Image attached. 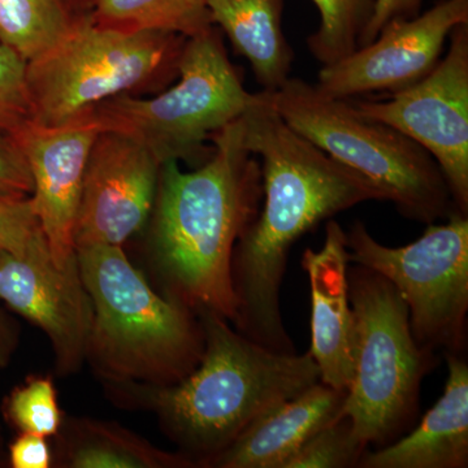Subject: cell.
I'll use <instances>...</instances> for the list:
<instances>
[{
	"mask_svg": "<svg viewBox=\"0 0 468 468\" xmlns=\"http://www.w3.org/2000/svg\"><path fill=\"white\" fill-rule=\"evenodd\" d=\"M0 301L48 335L60 377L82 368L92 303L77 257L60 267L51 251L17 257L0 250Z\"/></svg>",
	"mask_w": 468,
	"mask_h": 468,
	"instance_id": "13",
	"label": "cell"
},
{
	"mask_svg": "<svg viewBox=\"0 0 468 468\" xmlns=\"http://www.w3.org/2000/svg\"><path fill=\"white\" fill-rule=\"evenodd\" d=\"M421 5L423 0H375L374 14L360 36L358 48L374 42L387 24L417 17Z\"/></svg>",
	"mask_w": 468,
	"mask_h": 468,
	"instance_id": "28",
	"label": "cell"
},
{
	"mask_svg": "<svg viewBox=\"0 0 468 468\" xmlns=\"http://www.w3.org/2000/svg\"><path fill=\"white\" fill-rule=\"evenodd\" d=\"M320 26L307 38L313 57L324 66L337 63L358 48V42L372 14L375 0H313Z\"/></svg>",
	"mask_w": 468,
	"mask_h": 468,
	"instance_id": "22",
	"label": "cell"
},
{
	"mask_svg": "<svg viewBox=\"0 0 468 468\" xmlns=\"http://www.w3.org/2000/svg\"><path fill=\"white\" fill-rule=\"evenodd\" d=\"M211 140V156L192 172L163 163L147 245L160 292L234 324L233 252L261 208V162L243 143L239 119Z\"/></svg>",
	"mask_w": 468,
	"mask_h": 468,
	"instance_id": "2",
	"label": "cell"
},
{
	"mask_svg": "<svg viewBox=\"0 0 468 468\" xmlns=\"http://www.w3.org/2000/svg\"><path fill=\"white\" fill-rule=\"evenodd\" d=\"M0 250L17 257L50 251L30 197L0 198Z\"/></svg>",
	"mask_w": 468,
	"mask_h": 468,
	"instance_id": "25",
	"label": "cell"
},
{
	"mask_svg": "<svg viewBox=\"0 0 468 468\" xmlns=\"http://www.w3.org/2000/svg\"><path fill=\"white\" fill-rule=\"evenodd\" d=\"M76 16L67 0H0V43L27 63L57 45Z\"/></svg>",
	"mask_w": 468,
	"mask_h": 468,
	"instance_id": "21",
	"label": "cell"
},
{
	"mask_svg": "<svg viewBox=\"0 0 468 468\" xmlns=\"http://www.w3.org/2000/svg\"><path fill=\"white\" fill-rule=\"evenodd\" d=\"M354 266L347 279L356 347L341 417L349 419L367 449L392 442L414 420L421 381L437 356L415 341L408 306L396 288L374 271Z\"/></svg>",
	"mask_w": 468,
	"mask_h": 468,
	"instance_id": "7",
	"label": "cell"
},
{
	"mask_svg": "<svg viewBox=\"0 0 468 468\" xmlns=\"http://www.w3.org/2000/svg\"><path fill=\"white\" fill-rule=\"evenodd\" d=\"M354 110L414 140L436 160L452 203L468 212V23L449 36V48L430 75L388 101H356Z\"/></svg>",
	"mask_w": 468,
	"mask_h": 468,
	"instance_id": "10",
	"label": "cell"
},
{
	"mask_svg": "<svg viewBox=\"0 0 468 468\" xmlns=\"http://www.w3.org/2000/svg\"><path fill=\"white\" fill-rule=\"evenodd\" d=\"M346 390L318 381L251 421L208 468H284L310 437L341 417Z\"/></svg>",
	"mask_w": 468,
	"mask_h": 468,
	"instance_id": "16",
	"label": "cell"
},
{
	"mask_svg": "<svg viewBox=\"0 0 468 468\" xmlns=\"http://www.w3.org/2000/svg\"><path fill=\"white\" fill-rule=\"evenodd\" d=\"M177 76V84L156 97L117 95L89 115L100 132H119L143 144L160 165L190 162L212 134L242 116L255 94L243 86L217 26L186 39Z\"/></svg>",
	"mask_w": 468,
	"mask_h": 468,
	"instance_id": "8",
	"label": "cell"
},
{
	"mask_svg": "<svg viewBox=\"0 0 468 468\" xmlns=\"http://www.w3.org/2000/svg\"><path fill=\"white\" fill-rule=\"evenodd\" d=\"M32 120L27 61L0 43V132L14 134Z\"/></svg>",
	"mask_w": 468,
	"mask_h": 468,
	"instance_id": "26",
	"label": "cell"
},
{
	"mask_svg": "<svg viewBox=\"0 0 468 468\" xmlns=\"http://www.w3.org/2000/svg\"><path fill=\"white\" fill-rule=\"evenodd\" d=\"M366 451L349 419L340 417L310 437L284 468L358 467Z\"/></svg>",
	"mask_w": 468,
	"mask_h": 468,
	"instance_id": "23",
	"label": "cell"
},
{
	"mask_svg": "<svg viewBox=\"0 0 468 468\" xmlns=\"http://www.w3.org/2000/svg\"><path fill=\"white\" fill-rule=\"evenodd\" d=\"M17 325L0 307V367H5L11 362L17 349Z\"/></svg>",
	"mask_w": 468,
	"mask_h": 468,
	"instance_id": "30",
	"label": "cell"
},
{
	"mask_svg": "<svg viewBox=\"0 0 468 468\" xmlns=\"http://www.w3.org/2000/svg\"><path fill=\"white\" fill-rule=\"evenodd\" d=\"M211 21L234 50L248 58L264 91H275L291 75L292 52L282 16L284 0H207Z\"/></svg>",
	"mask_w": 468,
	"mask_h": 468,
	"instance_id": "19",
	"label": "cell"
},
{
	"mask_svg": "<svg viewBox=\"0 0 468 468\" xmlns=\"http://www.w3.org/2000/svg\"><path fill=\"white\" fill-rule=\"evenodd\" d=\"M33 178L16 138L0 132V198L32 197Z\"/></svg>",
	"mask_w": 468,
	"mask_h": 468,
	"instance_id": "27",
	"label": "cell"
},
{
	"mask_svg": "<svg viewBox=\"0 0 468 468\" xmlns=\"http://www.w3.org/2000/svg\"><path fill=\"white\" fill-rule=\"evenodd\" d=\"M443 224H428L417 241L388 248L362 221L346 232L349 261L383 276L409 310L420 346L462 354L468 313V218L452 211Z\"/></svg>",
	"mask_w": 468,
	"mask_h": 468,
	"instance_id": "9",
	"label": "cell"
},
{
	"mask_svg": "<svg viewBox=\"0 0 468 468\" xmlns=\"http://www.w3.org/2000/svg\"><path fill=\"white\" fill-rule=\"evenodd\" d=\"M180 34L125 30L77 14L69 32L27 63L32 122L57 128L103 101L177 76L186 42Z\"/></svg>",
	"mask_w": 468,
	"mask_h": 468,
	"instance_id": "6",
	"label": "cell"
},
{
	"mask_svg": "<svg viewBox=\"0 0 468 468\" xmlns=\"http://www.w3.org/2000/svg\"><path fill=\"white\" fill-rule=\"evenodd\" d=\"M100 129L89 113L63 126L32 120L15 132L33 178L34 211L52 258L64 267L76 260L75 227L89 153Z\"/></svg>",
	"mask_w": 468,
	"mask_h": 468,
	"instance_id": "14",
	"label": "cell"
},
{
	"mask_svg": "<svg viewBox=\"0 0 468 468\" xmlns=\"http://www.w3.org/2000/svg\"><path fill=\"white\" fill-rule=\"evenodd\" d=\"M8 417L21 432L50 439L57 436L64 418L58 408L57 388L50 378H33L12 392Z\"/></svg>",
	"mask_w": 468,
	"mask_h": 468,
	"instance_id": "24",
	"label": "cell"
},
{
	"mask_svg": "<svg viewBox=\"0 0 468 468\" xmlns=\"http://www.w3.org/2000/svg\"><path fill=\"white\" fill-rule=\"evenodd\" d=\"M468 23V0H441L409 20H394L377 39L320 69L318 89L337 100L393 92L417 84L442 58L452 30Z\"/></svg>",
	"mask_w": 468,
	"mask_h": 468,
	"instance_id": "11",
	"label": "cell"
},
{
	"mask_svg": "<svg viewBox=\"0 0 468 468\" xmlns=\"http://www.w3.org/2000/svg\"><path fill=\"white\" fill-rule=\"evenodd\" d=\"M52 466L60 468H196L184 452L163 451L143 436L111 421L64 419L55 436Z\"/></svg>",
	"mask_w": 468,
	"mask_h": 468,
	"instance_id": "18",
	"label": "cell"
},
{
	"mask_svg": "<svg viewBox=\"0 0 468 468\" xmlns=\"http://www.w3.org/2000/svg\"><path fill=\"white\" fill-rule=\"evenodd\" d=\"M67 2L68 5H70V8L73 9V12H75V14H79V12H77V9L81 8L82 5H84L85 0H67Z\"/></svg>",
	"mask_w": 468,
	"mask_h": 468,
	"instance_id": "31",
	"label": "cell"
},
{
	"mask_svg": "<svg viewBox=\"0 0 468 468\" xmlns=\"http://www.w3.org/2000/svg\"><path fill=\"white\" fill-rule=\"evenodd\" d=\"M197 315L205 351L186 378L165 387L122 383L106 384V389L126 408L155 414L180 452L207 467L251 421L318 383L320 372L310 351L279 353L212 311Z\"/></svg>",
	"mask_w": 468,
	"mask_h": 468,
	"instance_id": "3",
	"label": "cell"
},
{
	"mask_svg": "<svg viewBox=\"0 0 468 468\" xmlns=\"http://www.w3.org/2000/svg\"><path fill=\"white\" fill-rule=\"evenodd\" d=\"M9 461L14 468L51 467L50 443L46 437L21 432V435L9 446Z\"/></svg>",
	"mask_w": 468,
	"mask_h": 468,
	"instance_id": "29",
	"label": "cell"
},
{
	"mask_svg": "<svg viewBox=\"0 0 468 468\" xmlns=\"http://www.w3.org/2000/svg\"><path fill=\"white\" fill-rule=\"evenodd\" d=\"M76 252L92 303L86 362L104 384L165 387L197 368L205 334L192 309L151 286L122 246Z\"/></svg>",
	"mask_w": 468,
	"mask_h": 468,
	"instance_id": "4",
	"label": "cell"
},
{
	"mask_svg": "<svg viewBox=\"0 0 468 468\" xmlns=\"http://www.w3.org/2000/svg\"><path fill=\"white\" fill-rule=\"evenodd\" d=\"M449 377L443 394L411 433L365 452L362 468H466L468 366L462 354H445Z\"/></svg>",
	"mask_w": 468,
	"mask_h": 468,
	"instance_id": "17",
	"label": "cell"
},
{
	"mask_svg": "<svg viewBox=\"0 0 468 468\" xmlns=\"http://www.w3.org/2000/svg\"><path fill=\"white\" fill-rule=\"evenodd\" d=\"M268 97L286 124L368 178L403 217L428 226L458 211L436 160L402 132L366 119L349 101L301 79L289 77Z\"/></svg>",
	"mask_w": 468,
	"mask_h": 468,
	"instance_id": "5",
	"label": "cell"
},
{
	"mask_svg": "<svg viewBox=\"0 0 468 468\" xmlns=\"http://www.w3.org/2000/svg\"><path fill=\"white\" fill-rule=\"evenodd\" d=\"M95 21L119 29L153 30L192 38L214 26L207 0H90Z\"/></svg>",
	"mask_w": 468,
	"mask_h": 468,
	"instance_id": "20",
	"label": "cell"
},
{
	"mask_svg": "<svg viewBox=\"0 0 468 468\" xmlns=\"http://www.w3.org/2000/svg\"><path fill=\"white\" fill-rule=\"evenodd\" d=\"M162 165L143 144L100 132L86 163L75 248L122 246L147 226Z\"/></svg>",
	"mask_w": 468,
	"mask_h": 468,
	"instance_id": "12",
	"label": "cell"
},
{
	"mask_svg": "<svg viewBox=\"0 0 468 468\" xmlns=\"http://www.w3.org/2000/svg\"><path fill=\"white\" fill-rule=\"evenodd\" d=\"M346 232L335 220L325 226L320 250L306 249L302 267L311 289V349L320 381L347 390L353 378L356 318L349 295Z\"/></svg>",
	"mask_w": 468,
	"mask_h": 468,
	"instance_id": "15",
	"label": "cell"
},
{
	"mask_svg": "<svg viewBox=\"0 0 468 468\" xmlns=\"http://www.w3.org/2000/svg\"><path fill=\"white\" fill-rule=\"evenodd\" d=\"M243 143L261 160L264 205L233 252L234 328L268 349L297 353L280 309L292 246L303 234L354 206L384 201L377 186L286 124L268 91L239 117Z\"/></svg>",
	"mask_w": 468,
	"mask_h": 468,
	"instance_id": "1",
	"label": "cell"
}]
</instances>
